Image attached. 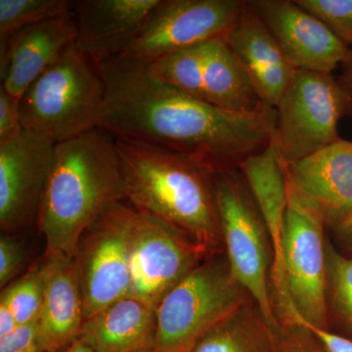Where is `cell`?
<instances>
[{"mask_svg": "<svg viewBox=\"0 0 352 352\" xmlns=\"http://www.w3.org/2000/svg\"><path fill=\"white\" fill-rule=\"evenodd\" d=\"M41 265L44 294L39 340L47 352H65L80 339L85 321L75 256L48 254Z\"/></svg>", "mask_w": 352, "mask_h": 352, "instance_id": "cell-17", "label": "cell"}, {"mask_svg": "<svg viewBox=\"0 0 352 352\" xmlns=\"http://www.w3.org/2000/svg\"><path fill=\"white\" fill-rule=\"evenodd\" d=\"M204 91L206 101L229 112L256 113L271 109L226 38L204 43Z\"/></svg>", "mask_w": 352, "mask_h": 352, "instance_id": "cell-20", "label": "cell"}, {"mask_svg": "<svg viewBox=\"0 0 352 352\" xmlns=\"http://www.w3.org/2000/svg\"><path fill=\"white\" fill-rule=\"evenodd\" d=\"M44 278L43 265L34 264L19 279L2 289L0 300L15 315L18 325L38 323L43 307Z\"/></svg>", "mask_w": 352, "mask_h": 352, "instance_id": "cell-24", "label": "cell"}, {"mask_svg": "<svg viewBox=\"0 0 352 352\" xmlns=\"http://www.w3.org/2000/svg\"><path fill=\"white\" fill-rule=\"evenodd\" d=\"M276 113L273 140L288 166L339 140L340 120L352 115V85L333 74L296 69Z\"/></svg>", "mask_w": 352, "mask_h": 352, "instance_id": "cell-7", "label": "cell"}, {"mask_svg": "<svg viewBox=\"0 0 352 352\" xmlns=\"http://www.w3.org/2000/svg\"><path fill=\"white\" fill-rule=\"evenodd\" d=\"M322 21L349 47L352 46V0H295ZM352 48V47H351Z\"/></svg>", "mask_w": 352, "mask_h": 352, "instance_id": "cell-26", "label": "cell"}, {"mask_svg": "<svg viewBox=\"0 0 352 352\" xmlns=\"http://www.w3.org/2000/svg\"><path fill=\"white\" fill-rule=\"evenodd\" d=\"M73 13L25 27L0 50V80L6 92L21 99L36 78L76 47Z\"/></svg>", "mask_w": 352, "mask_h": 352, "instance_id": "cell-16", "label": "cell"}, {"mask_svg": "<svg viewBox=\"0 0 352 352\" xmlns=\"http://www.w3.org/2000/svg\"><path fill=\"white\" fill-rule=\"evenodd\" d=\"M248 2L296 69L333 74L349 59L351 47L296 1Z\"/></svg>", "mask_w": 352, "mask_h": 352, "instance_id": "cell-13", "label": "cell"}, {"mask_svg": "<svg viewBox=\"0 0 352 352\" xmlns=\"http://www.w3.org/2000/svg\"><path fill=\"white\" fill-rule=\"evenodd\" d=\"M245 6V0H161L119 57L147 64L175 51L226 38Z\"/></svg>", "mask_w": 352, "mask_h": 352, "instance_id": "cell-10", "label": "cell"}, {"mask_svg": "<svg viewBox=\"0 0 352 352\" xmlns=\"http://www.w3.org/2000/svg\"><path fill=\"white\" fill-rule=\"evenodd\" d=\"M147 352H161L159 351H157V349H153V351H147Z\"/></svg>", "mask_w": 352, "mask_h": 352, "instance_id": "cell-36", "label": "cell"}, {"mask_svg": "<svg viewBox=\"0 0 352 352\" xmlns=\"http://www.w3.org/2000/svg\"><path fill=\"white\" fill-rule=\"evenodd\" d=\"M214 183L229 265L274 336L282 325L268 284L271 251L265 224L239 170L215 173Z\"/></svg>", "mask_w": 352, "mask_h": 352, "instance_id": "cell-6", "label": "cell"}, {"mask_svg": "<svg viewBox=\"0 0 352 352\" xmlns=\"http://www.w3.org/2000/svg\"><path fill=\"white\" fill-rule=\"evenodd\" d=\"M27 248L20 234L1 232L0 235V287L1 289L15 281L24 270Z\"/></svg>", "mask_w": 352, "mask_h": 352, "instance_id": "cell-27", "label": "cell"}, {"mask_svg": "<svg viewBox=\"0 0 352 352\" xmlns=\"http://www.w3.org/2000/svg\"><path fill=\"white\" fill-rule=\"evenodd\" d=\"M132 214L133 208L124 201L111 206L78 242L75 259L85 320L129 295Z\"/></svg>", "mask_w": 352, "mask_h": 352, "instance_id": "cell-8", "label": "cell"}, {"mask_svg": "<svg viewBox=\"0 0 352 352\" xmlns=\"http://www.w3.org/2000/svg\"><path fill=\"white\" fill-rule=\"evenodd\" d=\"M325 226L314 208L289 191L284 258L289 294L302 323L328 329Z\"/></svg>", "mask_w": 352, "mask_h": 352, "instance_id": "cell-12", "label": "cell"}, {"mask_svg": "<svg viewBox=\"0 0 352 352\" xmlns=\"http://www.w3.org/2000/svg\"><path fill=\"white\" fill-rule=\"evenodd\" d=\"M106 85L99 65L76 47L67 52L20 99L23 129L56 142L97 129Z\"/></svg>", "mask_w": 352, "mask_h": 352, "instance_id": "cell-4", "label": "cell"}, {"mask_svg": "<svg viewBox=\"0 0 352 352\" xmlns=\"http://www.w3.org/2000/svg\"><path fill=\"white\" fill-rule=\"evenodd\" d=\"M69 0H0V50L15 32L43 21L73 13Z\"/></svg>", "mask_w": 352, "mask_h": 352, "instance_id": "cell-23", "label": "cell"}, {"mask_svg": "<svg viewBox=\"0 0 352 352\" xmlns=\"http://www.w3.org/2000/svg\"><path fill=\"white\" fill-rule=\"evenodd\" d=\"M146 66L157 82L205 100L204 43L164 55Z\"/></svg>", "mask_w": 352, "mask_h": 352, "instance_id": "cell-22", "label": "cell"}, {"mask_svg": "<svg viewBox=\"0 0 352 352\" xmlns=\"http://www.w3.org/2000/svg\"><path fill=\"white\" fill-rule=\"evenodd\" d=\"M65 352H95L94 349H90L89 346H87L85 342H82V340H78L73 344V346H69L68 349H67Z\"/></svg>", "mask_w": 352, "mask_h": 352, "instance_id": "cell-35", "label": "cell"}, {"mask_svg": "<svg viewBox=\"0 0 352 352\" xmlns=\"http://www.w3.org/2000/svg\"><path fill=\"white\" fill-rule=\"evenodd\" d=\"M56 141L23 129L0 142V228L20 234L36 224L56 157Z\"/></svg>", "mask_w": 352, "mask_h": 352, "instance_id": "cell-11", "label": "cell"}, {"mask_svg": "<svg viewBox=\"0 0 352 352\" xmlns=\"http://www.w3.org/2000/svg\"><path fill=\"white\" fill-rule=\"evenodd\" d=\"M327 291L336 311L352 335V256H342L332 248L327 249Z\"/></svg>", "mask_w": 352, "mask_h": 352, "instance_id": "cell-25", "label": "cell"}, {"mask_svg": "<svg viewBox=\"0 0 352 352\" xmlns=\"http://www.w3.org/2000/svg\"><path fill=\"white\" fill-rule=\"evenodd\" d=\"M161 0H80L73 17L76 47L95 63L119 57L138 36Z\"/></svg>", "mask_w": 352, "mask_h": 352, "instance_id": "cell-15", "label": "cell"}, {"mask_svg": "<svg viewBox=\"0 0 352 352\" xmlns=\"http://www.w3.org/2000/svg\"><path fill=\"white\" fill-rule=\"evenodd\" d=\"M22 129L20 99L11 96L0 87V142L13 138Z\"/></svg>", "mask_w": 352, "mask_h": 352, "instance_id": "cell-30", "label": "cell"}, {"mask_svg": "<svg viewBox=\"0 0 352 352\" xmlns=\"http://www.w3.org/2000/svg\"><path fill=\"white\" fill-rule=\"evenodd\" d=\"M268 107L276 109L296 69L289 63L279 44L263 21L247 6L226 38Z\"/></svg>", "mask_w": 352, "mask_h": 352, "instance_id": "cell-18", "label": "cell"}, {"mask_svg": "<svg viewBox=\"0 0 352 352\" xmlns=\"http://www.w3.org/2000/svg\"><path fill=\"white\" fill-rule=\"evenodd\" d=\"M251 300L234 276L226 252L208 256L157 307L155 349L191 351L210 329Z\"/></svg>", "mask_w": 352, "mask_h": 352, "instance_id": "cell-5", "label": "cell"}, {"mask_svg": "<svg viewBox=\"0 0 352 352\" xmlns=\"http://www.w3.org/2000/svg\"><path fill=\"white\" fill-rule=\"evenodd\" d=\"M126 201L115 138L97 127L56 144L38 227L45 256H75L85 230L111 206Z\"/></svg>", "mask_w": 352, "mask_h": 352, "instance_id": "cell-3", "label": "cell"}, {"mask_svg": "<svg viewBox=\"0 0 352 352\" xmlns=\"http://www.w3.org/2000/svg\"><path fill=\"white\" fill-rule=\"evenodd\" d=\"M0 352H47L38 337V323L19 326L0 339Z\"/></svg>", "mask_w": 352, "mask_h": 352, "instance_id": "cell-29", "label": "cell"}, {"mask_svg": "<svg viewBox=\"0 0 352 352\" xmlns=\"http://www.w3.org/2000/svg\"><path fill=\"white\" fill-rule=\"evenodd\" d=\"M300 327L307 329L327 352H352L351 338L338 335L328 329L316 327L307 322H303Z\"/></svg>", "mask_w": 352, "mask_h": 352, "instance_id": "cell-31", "label": "cell"}, {"mask_svg": "<svg viewBox=\"0 0 352 352\" xmlns=\"http://www.w3.org/2000/svg\"><path fill=\"white\" fill-rule=\"evenodd\" d=\"M19 327L15 315L3 300H0V339L7 337Z\"/></svg>", "mask_w": 352, "mask_h": 352, "instance_id": "cell-32", "label": "cell"}, {"mask_svg": "<svg viewBox=\"0 0 352 352\" xmlns=\"http://www.w3.org/2000/svg\"><path fill=\"white\" fill-rule=\"evenodd\" d=\"M115 141L129 205L175 227L208 256L224 252L214 171L157 146Z\"/></svg>", "mask_w": 352, "mask_h": 352, "instance_id": "cell-2", "label": "cell"}, {"mask_svg": "<svg viewBox=\"0 0 352 352\" xmlns=\"http://www.w3.org/2000/svg\"><path fill=\"white\" fill-rule=\"evenodd\" d=\"M208 256L175 227L133 208L129 296L157 310L164 296Z\"/></svg>", "mask_w": 352, "mask_h": 352, "instance_id": "cell-9", "label": "cell"}, {"mask_svg": "<svg viewBox=\"0 0 352 352\" xmlns=\"http://www.w3.org/2000/svg\"><path fill=\"white\" fill-rule=\"evenodd\" d=\"M336 231L339 233L340 239L344 240L352 251V214Z\"/></svg>", "mask_w": 352, "mask_h": 352, "instance_id": "cell-33", "label": "cell"}, {"mask_svg": "<svg viewBox=\"0 0 352 352\" xmlns=\"http://www.w3.org/2000/svg\"><path fill=\"white\" fill-rule=\"evenodd\" d=\"M156 331V310L126 296L85 320L78 340L95 352H147Z\"/></svg>", "mask_w": 352, "mask_h": 352, "instance_id": "cell-19", "label": "cell"}, {"mask_svg": "<svg viewBox=\"0 0 352 352\" xmlns=\"http://www.w3.org/2000/svg\"><path fill=\"white\" fill-rule=\"evenodd\" d=\"M190 352H274V340L251 300L210 329Z\"/></svg>", "mask_w": 352, "mask_h": 352, "instance_id": "cell-21", "label": "cell"}, {"mask_svg": "<svg viewBox=\"0 0 352 352\" xmlns=\"http://www.w3.org/2000/svg\"><path fill=\"white\" fill-rule=\"evenodd\" d=\"M289 191L337 229L352 214V141L333 144L287 166Z\"/></svg>", "mask_w": 352, "mask_h": 352, "instance_id": "cell-14", "label": "cell"}, {"mask_svg": "<svg viewBox=\"0 0 352 352\" xmlns=\"http://www.w3.org/2000/svg\"><path fill=\"white\" fill-rule=\"evenodd\" d=\"M342 69H344V75H342V78H344L346 82L352 85V48L349 59L346 60V63L342 66Z\"/></svg>", "mask_w": 352, "mask_h": 352, "instance_id": "cell-34", "label": "cell"}, {"mask_svg": "<svg viewBox=\"0 0 352 352\" xmlns=\"http://www.w3.org/2000/svg\"><path fill=\"white\" fill-rule=\"evenodd\" d=\"M274 352H327L307 329L282 326L273 336Z\"/></svg>", "mask_w": 352, "mask_h": 352, "instance_id": "cell-28", "label": "cell"}, {"mask_svg": "<svg viewBox=\"0 0 352 352\" xmlns=\"http://www.w3.org/2000/svg\"><path fill=\"white\" fill-rule=\"evenodd\" d=\"M106 85L98 127L115 138L157 146L210 170H239L271 144L276 109L229 112L157 82L145 63L116 57L99 64Z\"/></svg>", "mask_w": 352, "mask_h": 352, "instance_id": "cell-1", "label": "cell"}]
</instances>
